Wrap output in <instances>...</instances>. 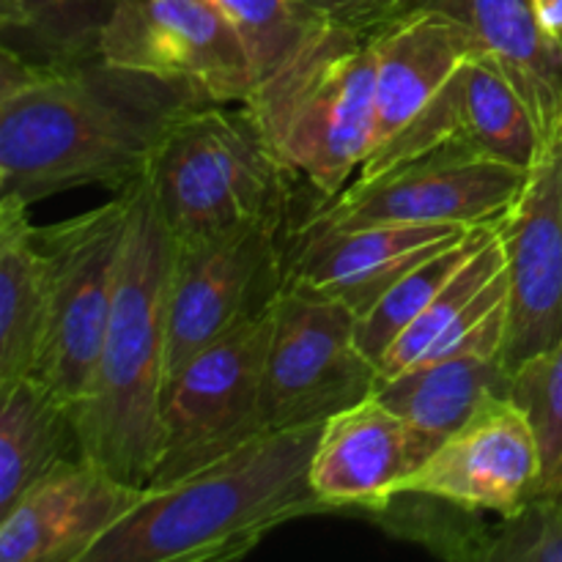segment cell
I'll return each mask as SVG.
<instances>
[{
  "instance_id": "obj_1",
  "label": "cell",
  "mask_w": 562,
  "mask_h": 562,
  "mask_svg": "<svg viewBox=\"0 0 562 562\" xmlns=\"http://www.w3.org/2000/svg\"><path fill=\"white\" fill-rule=\"evenodd\" d=\"M217 102L190 80L110 64L102 53L27 64L0 49V198L36 203L102 184L124 192L168 132Z\"/></svg>"
},
{
  "instance_id": "obj_2",
  "label": "cell",
  "mask_w": 562,
  "mask_h": 562,
  "mask_svg": "<svg viewBox=\"0 0 562 562\" xmlns=\"http://www.w3.org/2000/svg\"><path fill=\"white\" fill-rule=\"evenodd\" d=\"M324 426L267 431L146 497L86 562L239 560L289 521L333 514L311 481Z\"/></svg>"
},
{
  "instance_id": "obj_3",
  "label": "cell",
  "mask_w": 562,
  "mask_h": 562,
  "mask_svg": "<svg viewBox=\"0 0 562 562\" xmlns=\"http://www.w3.org/2000/svg\"><path fill=\"white\" fill-rule=\"evenodd\" d=\"M132 198L113 311L97 368L75 406L86 456L115 477L148 488L162 448L168 305L176 239L154 206L143 176Z\"/></svg>"
},
{
  "instance_id": "obj_4",
  "label": "cell",
  "mask_w": 562,
  "mask_h": 562,
  "mask_svg": "<svg viewBox=\"0 0 562 562\" xmlns=\"http://www.w3.org/2000/svg\"><path fill=\"white\" fill-rule=\"evenodd\" d=\"M146 179L170 236L187 241L239 225L285 228L302 176L245 102H209L168 132Z\"/></svg>"
},
{
  "instance_id": "obj_5",
  "label": "cell",
  "mask_w": 562,
  "mask_h": 562,
  "mask_svg": "<svg viewBox=\"0 0 562 562\" xmlns=\"http://www.w3.org/2000/svg\"><path fill=\"white\" fill-rule=\"evenodd\" d=\"M245 104L318 201L335 195L373 146V36L322 20L283 64L252 86Z\"/></svg>"
},
{
  "instance_id": "obj_6",
  "label": "cell",
  "mask_w": 562,
  "mask_h": 562,
  "mask_svg": "<svg viewBox=\"0 0 562 562\" xmlns=\"http://www.w3.org/2000/svg\"><path fill=\"white\" fill-rule=\"evenodd\" d=\"M130 190L102 206L36 228L47 261V324L31 376L77 406L97 368L130 225Z\"/></svg>"
},
{
  "instance_id": "obj_7",
  "label": "cell",
  "mask_w": 562,
  "mask_h": 562,
  "mask_svg": "<svg viewBox=\"0 0 562 562\" xmlns=\"http://www.w3.org/2000/svg\"><path fill=\"white\" fill-rule=\"evenodd\" d=\"M530 170L470 146H439L376 176H357L322 198L291 234L390 223H503L525 192Z\"/></svg>"
},
{
  "instance_id": "obj_8",
  "label": "cell",
  "mask_w": 562,
  "mask_h": 562,
  "mask_svg": "<svg viewBox=\"0 0 562 562\" xmlns=\"http://www.w3.org/2000/svg\"><path fill=\"white\" fill-rule=\"evenodd\" d=\"M274 305L247 318L184 362L162 393V448L148 488H165L223 456L263 428V368Z\"/></svg>"
},
{
  "instance_id": "obj_9",
  "label": "cell",
  "mask_w": 562,
  "mask_h": 562,
  "mask_svg": "<svg viewBox=\"0 0 562 562\" xmlns=\"http://www.w3.org/2000/svg\"><path fill=\"white\" fill-rule=\"evenodd\" d=\"M376 387L379 366L357 340V313L327 296L280 291L263 368V428L324 426Z\"/></svg>"
},
{
  "instance_id": "obj_10",
  "label": "cell",
  "mask_w": 562,
  "mask_h": 562,
  "mask_svg": "<svg viewBox=\"0 0 562 562\" xmlns=\"http://www.w3.org/2000/svg\"><path fill=\"white\" fill-rule=\"evenodd\" d=\"M283 289L285 245L280 225H239L176 241L165 384L198 351L269 311Z\"/></svg>"
},
{
  "instance_id": "obj_11",
  "label": "cell",
  "mask_w": 562,
  "mask_h": 562,
  "mask_svg": "<svg viewBox=\"0 0 562 562\" xmlns=\"http://www.w3.org/2000/svg\"><path fill=\"white\" fill-rule=\"evenodd\" d=\"M104 60L190 80L217 102H247L250 55L214 0H121L99 42Z\"/></svg>"
},
{
  "instance_id": "obj_12",
  "label": "cell",
  "mask_w": 562,
  "mask_h": 562,
  "mask_svg": "<svg viewBox=\"0 0 562 562\" xmlns=\"http://www.w3.org/2000/svg\"><path fill=\"white\" fill-rule=\"evenodd\" d=\"M499 236L508 267L503 362L514 373L562 344V124L543 143Z\"/></svg>"
},
{
  "instance_id": "obj_13",
  "label": "cell",
  "mask_w": 562,
  "mask_h": 562,
  "mask_svg": "<svg viewBox=\"0 0 562 562\" xmlns=\"http://www.w3.org/2000/svg\"><path fill=\"white\" fill-rule=\"evenodd\" d=\"M453 143L527 170L541 154L543 140L530 108L492 55L472 53L398 135L368 154L360 176H376Z\"/></svg>"
},
{
  "instance_id": "obj_14",
  "label": "cell",
  "mask_w": 562,
  "mask_h": 562,
  "mask_svg": "<svg viewBox=\"0 0 562 562\" xmlns=\"http://www.w3.org/2000/svg\"><path fill=\"white\" fill-rule=\"evenodd\" d=\"M477 228L483 225L390 223L289 234L285 289L338 300L360 318L417 263L470 239Z\"/></svg>"
},
{
  "instance_id": "obj_15",
  "label": "cell",
  "mask_w": 562,
  "mask_h": 562,
  "mask_svg": "<svg viewBox=\"0 0 562 562\" xmlns=\"http://www.w3.org/2000/svg\"><path fill=\"white\" fill-rule=\"evenodd\" d=\"M538 483L536 434L525 412L503 398L445 439L395 492L434 494L488 514H514L538 499Z\"/></svg>"
},
{
  "instance_id": "obj_16",
  "label": "cell",
  "mask_w": 562,
  "mask_h": 562,
  "mask_svg": "<svg viewBox=\"0 0 562 562\" xmlns=\"http://www.w3.org/2000/svg\"><path fill=\"white\" fill-rule=\"evenodd\" d=\"M146 497L91 456L66 461L0 514L3 562H86L91 549Z\"/></svg>"
},
{
  "instance_id": "obj_17",
  "label": "cell",
  "mask_w": 562,
  "mask_h": 562,
  "mask_svg": "<svg viewBox=\"0 0 562 562\" xmlns=\"http://www.w3.org/2000/svg\"><path fill=\"white\" fill-rule=\"evenodd\" d=\"M428 448L376 395L329 417L318 437L311 481L333 510H373L409 477Z\"/></svg>"
},
{
  "instance_id": "obj_18",
  "label": "cell",
  "mask_w": 562,
  "mask_h": 562,
  "mask_svg": "<svg viewBox=\"0 0 562 562\" xmlns=\"http://www.w3.org/2000/svg\"><path fill=\"white\" fill-rule=\"evenodd\" d=\"M508 318V267L497 234L448 280L426 311L393 340L379 360V379L428 360L456 355H503Z\"/></svg>"
},
{
  "instance_id": "obj_19",
  "label": "cell",
  "mask_w": 562,
  "mask_h": 562,
  "mask_svg": "<svg viewBox=\"0 0 562 562\" xmlns=\"http://www.w3.org/2000/svg\"><path fill=\"white\" fill-rule=\"evenodd\" d=\"M373 49L376 121L371 151L398 135L472 53H483L470 27L434 9H415L390 22L373 36Z\"/></svg>"
},
{
  "instance_id": "obj_20",
  "label": "cell",
  "mask_w": 562,
  "mask_h": 562,
  "mask_svg": "<svg viewBox=\"0 0 562 562\" xmlns=\"http://www.w3.org/2000/svg\"><path fill=\"white\" fill-rule=\"evenodd\" d=\"M472 31L530 108L541 140L562 124V44L541 31L532 0H417Z\"/></svg>"
},
{
  "instance_id": "obj_21",
  "label": "cell",
  "mask_w": 562,
  "mask_h": 562,
  "mask_svg": "<svg viewBox=\"0 0 562 562\" xmlns=\"http://www.w3.org/2000/svg\"><path fill=\"white\" fill-rule=\"evenodd\" d=\"M503 355H456L379 379L376 398L404 417L428 456L494 401L510 398Z\"/></svg>"
},
{
  "instance_id": "obj_22",
  "label": "cell",
  "mask_w": 562,
  "mask_h": 562,
  "mask_svg": "<svg viewBox=\"0 0 562 562\" xmlns=\"http://www.w3.org/2000/svg\"><path fill=\"white\" fill-rule=\"evenodd\" d=\"M86 456L75 406L42 379L0 387V514L66 461Z\"/></svg>"
},
{
  "instance_id": "obj_23",
  "label": "cell",
  "mask_w": 562,
  "mask_h": 562,
  "mask_svg": "<svg viewBox=\"0 0 562 562\" xmlns=\"http://www.w3.org/2000/svg\"><path fill=\"white\" fill-rule=\"evenodd\" d=\"M47 324V261L27 203L0 198V387L31 376Z\"/></svg>"
},
{
  "instance_id": "obj_24",
  "label": "cell",
  "mask_w": 562,
  "mask_h": 562,
  "mask_svg": "<svg viewBox=\"0 0 562 562\" xmlns=\"http://www.w3.org/2000/svg\"><path fill=\"white\" fill-rule=\"evenodd\" d=\"M368 519L387 536L423 547L450 562H497L503 514L467 508L420 492H395Z\"/></svg>"
},
{
  "instance_id": "obj_25",
  "label": "cell",
  "mask_w": 562,
  "mask_h": 562,
  "mask_svg": "<svg viewBox=\"0 0 562 562\" xmlns=\"http://www.w3.org/2000/svg\"><path fill=\"white\" fill-rule=\"evenodd\" d=\"M121 0H0V49L27 64H66L99 53Z\"/></svg>"
},
{
  "instance_id": "obj_26",
  "label": "cell",
  "mask_w": 562,
  "mask_h": 562,
  "mask_svg": "<svg viewBox=\"0 0 562 562\" xmlns=\"http://www.w3.org/2000/svg\"><path fill=\"white\" fill-rule=\"evenodd\" d=\"M503 223H492L477 228L470 239L459 241V245H450L445 250L434 252L431 258L417 263L412 272H406L376 305L368 313H362L357 318V340H360L362 351L371 357L379 366L384 351L393 346V340L426 311L428 302L439 294V291L448 285V280L470 261L472 252L483 245L486 239H492L497 234V228Z\"/></svg>"
},
{
  "instance_id": "obj_27",
  "label": "cell",
  "mask_w": 562,
  "mask_h": 562,
  "mask_svg": "<svg viewBox=\"0 0 562 562\" xmlns=\"http://www.w3.org/2000/svg\"><path fill=\"white\" fill-rule=\"evenodd\" d=\"M510 401L525 412L536 434L541 456L538 499L562 508V344L516 368Z\"/></svg>"
},
{
  "instance_id": "obj_28",
  "label": "cell",
  "mask_w": 562,
  "mask_h": 562,
  "mask_svg": "<svg viewBox=\"0 0 562 562\" xmlns=\"http://www.w3.org/2000/svg\"><path fill=\"white\" fill-rule=\"evenodd\" d=\"M245 42L256 82L283 64L318 25L300 0H214Z\"/></svg>"
},
{
  "instance_id": "obj_29",
  "label": "cell",
  "mask_w": 562,
  "mask_h": 562,
  "mask_svg": "<svg viewBox=\"0 0 562 562\" xmlns=\"http://www.w3.org/2000/svg\"><path fill=\"white\" fill-rule=\"evenodd\" d=\"M311 14L360 36H376L390 22L417 9V0H300Z\"/></svg>"
},
{
  "instance_id": "obj_30",
  "label": "cell",
  "mask_w": 562,
  "mask_h": 562,
  "mask_svg": "<svg viewBox=\"0 0 562 562\" xmlns=\"http://www.w3.org/2000/svg\"><path fill=\"white\" fill-rule=\"evenodd\" d=\"M532 11L541 31L562 44V0H532Z\"/></svg>"
}]
</instances>
